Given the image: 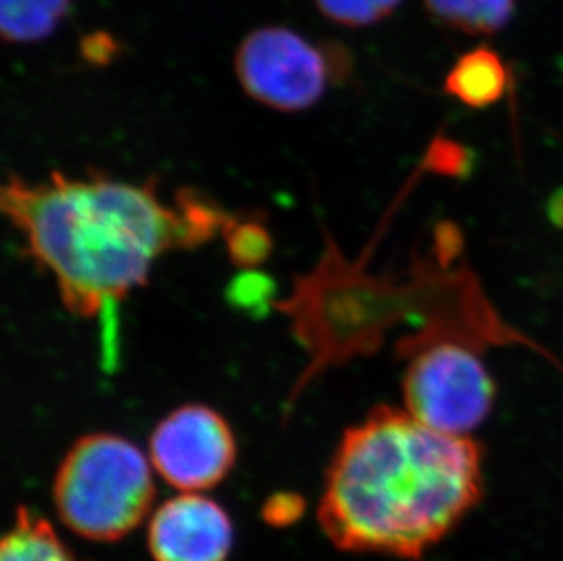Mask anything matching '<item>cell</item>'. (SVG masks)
<instances>
[{
    "label": "cell",
    "mask_w": 563,
    "mask_h": 561,
    "mask_svg": "<svg viewBox=\"0 0 563 561\" xmlns=\"http://www.w3.org/2000/svg\"><path fill=\"white\" fill-rule=\"evenodd\" d=\"M0 201L30 257L82 318L141 288L163 255L207 243L229 223L223 208L197 194L168 199L107 175L15 177Z\"/></svg>",
    "instance_id": "1"
},
{
    "label": "cell",
    "mask_w": 563,
    "mask_h": 561,
    "mask_svg": "<svg viewBox=\"0 0 563 561\" xmlns=\"http://www.w3.org/2000/svg\"><path fill=\"white\" fill-rule=\"evenodd\" d=\"M482 494V452L407 410L379 407L346 430L319 504V524L341 551L420 558Z\"/></svg>",
    "instance_id": "2"
},
{
    "label": "cell",
    "mask_w": 563,
    "mask_h": 561,
    "mask_svg": "<svg viewBox=\"0 0 563 561\" xmlns=\"http://www.w3.org/2000/svg\"><path fill=\"white\" fill-rule=\"evenodd\" d=\"M150 458L123 436H85L64 455L54 483L57 513L93 541L121 540L143 524L154 504Z\"/></svg>",
    "instance_id": "3"
},
{
    "label": "cell",
    "mask_w": 563,
    "mask_h": 561,
    "mask_svg": "<svg viewBox=\"0 0 563 561\" xmlns=\"http://www.w3.org/2000/svg\"><path fill=\"white\" fill-rule=\"evenodd\" d=\"M234 72L252 101L298 113L316 107L330 85L345 79L351 55L338 44L310 43L292 28L261 26L235 50Z\"/></svg>",
    "instance_id": "4"
},
{
    "label": "cell",
    "mask_w": 563,
    "mask_h": 561,
    "mask_svg": "<svg viewBox=\"0 0 563 561\" xmlns=\"http://www.w3.org/2000/svg\"><path fill=\"white\" fill-rule=\"evenodd\" d=\"M473 344L432 339L405 350V410L441 435L465 438L493 413L495 380Z\"/></svg>",
    "instance_id": "5"
},
{
    "label": "cell",
    "mask_w": 563,
    "mask_h": 561,
    "mask_svg": "<svg viewBox=\"0 0 563 561\" xmlns=\"http://www.w3.org/2000/svg\"><path fill=\"white\" fill-rule=\"evenodd\" d=\"M229 421L199 403L166 414L150 436V463L172 487L199 493L223 482L235 463Z\"/></svg>",
    "instance_id": "6"
},
{
    "label": "cell",
    "mask_w": 563,
    "mask_h": 561,
    "mask_svg": "<svg viewBox=\"0 0 563 561\" xmlns=\"http://www.w3.org/2000/svg\"><path fill=\"white\" fill-rule=\"evenodd\" d=\"M234 527L221 505L185 493L155 510L148 547L155 561H227Z\"/></svg>",
    "instance_id": "7"
},
{
    "label": "cell",
    "mask_w": 563,
    "mask_h": 561,
    "mask_svg": "<svg viewBox=\"0 0 563 561\" xmlns=\"http://www.w3.org/2000/svg\"><path fill=\"white\" fill-rule=\"evenodd\" d=\"M509 86V69L489 46L463 54L445 77V94L471 108H489Z\"/></svg>",
    "instance_id": "8"
},
{
    "label": "cell",
    "mask_w": 563,
    "mask_h": 561,
    "mask_svg": "<svg viewBox=\"0 0 563 561\" xmlns=\"http://www.w3.org/2000/svg\"><path fill=\"white\" fill-rule=\"evenodd\" d=\"M71 0H0V33L5 43L37 44L52 37L68 16Z\"/></svg>",
    "instance_id": "9"
},
{
    "label": "cell",
    "mask_w": 563,
    "mask_h": 561,
    "mask_svg": "<svg viewBox=\"0 0 563 561\" xmlns=\"http://www.w3.org/2000/svg\"><path fill=\"white\" fill-rule=\"evenodd\" d=\"M0 561H75L48 519L21 507L0 543Z\"/></svg>",
    "instance_id": "10"
},
{
    "label": "cell",
    "mask_w": 563,
    "mask_h": 561,
    "mask_svg": "<svg viewBox=\"0 0 563 561\" xmlns=\"http://www.w3.org/2000/svg\"><path fill=\"white\" fill-rule=\"evenodd\" d=\"M438 22L468 35H490L507 26L516 0H423Z\"/></svg>",
    "instance_id": "11"
},
{
    "label": "cell",
    "mask_w": 563,
    "mask_h": 561,
    "mask_svg": "<svg viewBox=\"0 0 563 561\" xmlns=\"http://www.w3.org/2000/svg\"><path fill=\"white\" fill-rule=\"evenodd\" d=\"M319 13L345 28H367L385 21L404 0H312Z\"/></svg>",
    "instance_id": "12"
},
{
    "label": "cell",
    "mask_w": 563,
    "mask_h": 561,
    "mask_svg": "<svg viewBox=\"0 0 563 561\" xmlns=\"http://www.w3.org/2000/svg\"><path fill=\"white\" fill-rule=\"evenodd\" d=\"M305 499L296 493H277L263 505V519L271 527L285 529L296 524L305 514Z\"/></svg>",
    "instance_id": "13"
},
{
    "label": "cell",
    "mask_w": 563,
    "mask_h": 561,
    "mask_svg": "<svg viewBox=\"0 0 563 561\" xmlns=\"http://www.w3.org/2000/svg\"><path fill=\"white\" fill-rule=\"evenodd\" d=\"M429 165H434V168L443 174L457 175L465 169V165H468L467 150L454 141L438 138L429 152Z\"/></svg>",
    "instance_id": "14"
},
{
    "label": "cell",
    "mask_w": 563,
    "mask_h": 561,
    "mask_svg": "<svg viewBox=\"0 0 563 561\" xmlns=\"http://www.w3.org/2000/svg\"><path fill=\"white\" fill-rule=\"evenodd\" d=\"M118 52V38H113L112 35L104 32L90 33L80 43V54L85 57L86 63L99 64V66L112 63Z\"/></svg>",
    "instance_id": "15"
},
{
    "label": "cell",
    "mask_w": 563,
    "mask_h": 561,
    "mask_svg": "<svg viewBox=\"0 0 563 561\" xmlns=\"http://www.w3.org/2000/svg\"><path fill=\"white\" fill-rule=\"evenodd\" d=\"M549 218L563 230V190L556 191L549 201Z\"/></svg>",
    "instance_id": "16"
}]
</instances>
